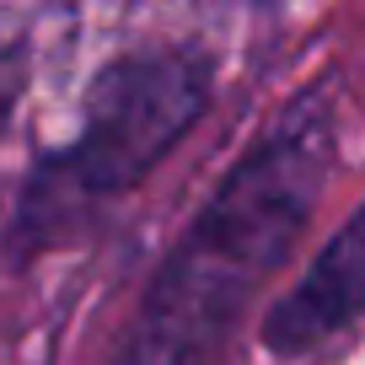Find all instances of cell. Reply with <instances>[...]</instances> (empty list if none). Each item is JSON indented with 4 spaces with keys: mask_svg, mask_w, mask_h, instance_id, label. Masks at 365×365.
I'll return each instance as SVG.
<instances>
[{
    "mask_svg": "<svg viewBox=\"0 0 365 365\" xmlns=\"http://www.w3.org/2000/svg\"><path fill=\"white\" fill-rule=\"evenodd\" d=\"M365 312V205L317 247L312 269L269 307L263 344L279 360L312 354Z\"/></svg>",
    "mask_w": 365,
    "mask_h": 365,
    "instance_id": "obj_3",
    "label": "cell"
},
{
    "mask_svg": "<svg viewBox=\"0 0 365 365\" xmlns=\"http://www.w3.org/2000/svg\"><path fill=\"white\" fill-rule=\"evenodd\" d=\"M210 97L215 70L194 48L161 43L108 59L86 86L76 140L38 156L27 172L6 252L27 263L54 242H70L108 199L129 194L210 113Z\"/></svg>",
    "mask_w": 365,
    "mask_h": 365,
    "instance_id": "obj_2",
    "label": "cell"
},
{
    "mask_svg": "<svg viewBox=\"0 0 365 365\" xmlns=\"http://www.w3.org/2000/svg\"><path fill=\"white\" fill-rule=\"evenodd\" d=\"M333 172V97L296 103L237 156L156 269L113 365H210L231 328L296 252Z\"/></svg>",
    "mask_w": 365,
    "mask_h": 365,
    "instance_id": "obj_1",
    "label": "cell"
}]
</instances>
